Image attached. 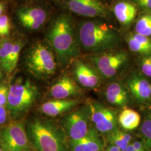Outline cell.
<instances>
[{"label":"cell","mask_w":151,"mask_h":151,"mask_svg":"<svg viewBox=\"0 0 151 151\" xmlns=\"http://www.w3.org/2000/svg\"><path fill=\"white\" fill-rule=\"evenodd\" d=\"M105 138L110 145L117 147L122 151H125L132 142V136L130 134L119 129L105 135Z\"/></svg>","instance_id":"cell-20"},{"label":"cell","mask_w":151,"mask_h":151,"mask_svg":"<svg viewBox=\"0 0 151 151\" xmlns=\"http://www.w3.org/2000/svg\"><path fill=\"white\" fill-rule=\"evenodd\" d=\"M7 118L6 110L4 106H0V125L5 123Z\"/></svg>","instance_id":"cell-29"},{"label":"cell","mask_w":151,"mask_h":151,"mask_svg":"<svg viewBox=\"0 0 151 151\" xmlns=\"http://www.w3.org/2000/svg\"><path fill=\"white\" fill-rule=\"evenodd\" d=\"M142 140L151 150V115L147 116L140 127Z\"/></svg>","instance_id":"cell-24"},{"label":"cell","mask_w":151,"mask_h":151,"mask_svg":"<svg viewBox=\"0 0 151 151\" xmlns=\"http://www.w3.org/2000/svg\"><path fill=\"white\" fill-rule=\"evenodd\" d=\"M106 151H122L119 148L112 145H109L106 148Z\"/></svg>","instance_id":"cell-30"},{"label":"cell","mask_w":151,"mask_h":151,"mask_svg":"<svg viewBox=\"0 0 151 151\" xmlns=\"http://www.w3.org/2000/svg\"><path fill=\"white\" fill-rule=\"evenodd\" d=\"M140 67L143 73L151 78V55L146 56L142 59Z\"/></svg>","instance_id":"cell-27"},{"label":"cell","mask_w":151,"mask_h":151,"mask_svg":"<svg viewBox=\"0 0 151 151\" xmlns=\"http://www.w3.org/2000/svg\"><path fill=\"white\" fill-rule=\"evenodd\" d=\"M9 89L5 85L0 86V106H5L7 105Z\"/></svg>","instance_id":"cell-28"},{"label":"cell","mask_w":151,"mask_h":151,"mask_svg":"<svg viewBox=\"0 0 151 151\" xmlns=\"http://www.w3.org/2000/svg\"><path fill=\"white\" fill-rule=\"evenodd\" d=\"M140 115L135 110L125 108L118 116V123L126 130H132L137 128L140 123Z\"/></svg>","instance_id":"cell-19"},{"label":"cell","mask_w":151,"mask_h":151,"mask_svg":"<svg viewBox=\"0 0 151 151\" xmlns=\"http://www.w3.org/2000/svg\"><path fill=\"white\" fill-rule=\"evenodd\" d=\"M2 73H1V72L0 71V79L2 78Z\"/></svg>","instance_id":"cell-34"},{"label":"cell","mask_w":151,"mask_h":151,"mask_svg":"<svg viewBox=\"0 0 151 151\" xmlns=\"http://www.w3.org/2000/svg\"><path fill=\"white\" fill-rule=\"evenodd\" d=\"M28 134L37 151H68L63 127L52 121L35 118L28 125Z\"/></svg>","instance_id":"cell-3"},{"label":"cell","mask_w":151,"mask_h":151,"mask_svg":"<svg viewBox=\"0 0 151 151\" xmlns=\"http://www.w3.org/2000/svg\"><path fill=\"white\" fill-rule=\"evenodd\" d=\"M81 103L77 99H55L44 103L40 110L47 116L55 117L70 111Z\"/></svg>","instance_id":"cell-17"},{"label":"cell","mask_w":151,"mask_h":151,"mask_svg":"<svg viewBox=\"0 0 151 151\" xmlns=\"http://www.w3.org/2000/svg\"><path fill=\"white\" fill-rule=\"evenodd\" d=\"M25 65L32 75L39 78H47L54 75L57 63L52 50L45 44L37 42L29 49Z\"/></svg>","instance_id":"cell-4"},{"label":"cell","mask_w":151,"mask_h":151,"mask_svg":"<svg viewBox=\"0 0 151 151\" xmlns=\"http://www.w3.org/2000/svg\"><path fill=\"white\" fill-rule=\"evenodd\" d=\"M69 147L71 151H103L104 142L99 133L92 127L83 138L70 140Z\"/></svg>","instance_id":"cell-16"},{"label":"cell","mask_w":151,"mask_h":151,"mask_svg":"<svg viewBox=\"0 0 151 151\" xmlns=\"http://www.w3.org/2000/svg\"><path fill=\"white\" fill-rule=\"evenodd\" d=\"M91 121L93 127L99 133L106 135L118 129L116 111L100 102L89 100Z\"/></svg>","instance_id":"cell-8"},{"label":"cell","mask_w":151,"mask_h":151,"mask_svg":"<svg viewBox=\"0 0 151 151\" xmlns=\"http://www.w3.org/2000/svg\"><path fill=\"white\" fill-rule=\"evenodd\" d=\"M0 151H4L2 150V149L1 148H0Z\"/></svg>","instance_id":"cell-35"},{"label":"cell","mask_w":151,"mask_h":151,"mask_svg":"<svg viewBox=\"0 0 151 151\" xmlns=\"http://www.w3.org/2000/svg\"><path fill=\"white\" fill-rule=\"evenodd\" d=\"M104 96L110 105L116 108H126L130 103L132 96L124 82L113 81L105 89Z\"/></svg>","instance_id":"cell-12"},{"label":"cell","mask_w":151,"mask_h":151,"mask_svg":"<svg viewBox=\"0 0 151 151\" xmlns=\"http://www.w3.org/2000/svg\"><path fill=\"white\" fill-rule=\"evenodd\" d=\"M139 5L141 6L142 7H145V8L151 9V1H148L142 2V3H141V4H139Z\"/></svg>","instance_id":"cell-31"},{"label":"cell","mask_w":151,"mask_h":151,"mask_svg":"<svg viewBox=\"0 0 151 151\" xmlns=\"http://www.w3.org/2000/svg\"><path fill=\"white\" fill-rule=\"evenodd\" d=\"M23 46L24 43L21 40H18L14 42V47L9 57L7 63L3 70L6 73H11L16 68Z\"/></svg>","instance_id":"cell-21"},{"label":"cell","mask_w":151,"mask_h":151,"mask_svg":"<svg viewBox=\"0 0 151 151\" xmlns=\"http://www.w3.org/2000/svg\"><path fill=\"white\" fill-rule=\"evenodd\" d=\"M81 94L82 90L77 82L68 75L60 78L50 90V96L55 99H69Z\"/></svg>","instance_id":"cell-15"},{"label":"cell","mask_w":151,"mask_h":151,"mask_svg":"<svg viewBox=\"0 0 151 151\" xmlns=\"http://www.w3.org/2000/svg\"><path fill=\"white\" fill-rule=\"evenodd\" d=\"M38 95L37 87L29 81L18 82L9 88L7 107L14 118L22 115L32 107Z\"/></svg>","instance_id":"cell-5"},{"label":"cell","mask_w":151,"mask_h":151,"mask_svg":"<svg viewBox=\"0 0 151 151\" xmlns=\"http://www.w3.org/2000/svg\"><path fill=\"white\" fill-rule=\"evenodd\" d=\"M137 34L150 37L151 35V15H147L142 16L135 25Z\"/></svg>","instance_id":"cell-22"},{"label":"cell","mask_w":151,"mask_h":151,"mask_svg":"<svg viewBox=\"0 0 151 151\" xmlns=\"http://www.w3.org/2000/svg\"><path fill=\"white\" fill-rule=\"evenodd\" d=\"M95 54L92 57V61L99 75L105 79L114 77L128 62V55L123 50L108 51Z\"/></svg>","instance_id":"cell-7"},{"label":"cell","mask_w":151,"mask_h":151,"mask_svg":"<svg viewBox=\"0 0 151 151\" xmlns=\"http://www.w3.org/2000/svg\"><path fill=\"white\" fill-rule=\"evenodd\" d=\"M124 84L135 101L146 104L151 101V83L143 76L133 73L126 77Z\"/></svg>","instance_id":"cell-10"},{"label":"cell","mask_w":151,"mask_h":151,"mask_svg":"<svg viewBox=\"0 0 151 151\" xmlns=\"http://www.w3.org/2000/svg\"><path fill=\"white\" fill-rule=\"evenodd\" d=\"M69 10L76 14L87 17H104L108 11L99 0H68Z\"/></svg>","instance_id":"cell-13"},{"label":"cell","mask_w":151,"mask_h":151,"mask_svg":"<svg viewBox=\"0 0 151 151\" xmlns=\"http://www.w3.org/2000/svg\"><path fill=\"white\" fill-rule=\"evenodd\" d=\"M114 11L118 20L124 25H127L133 22L137 12V8L133 4L123 1L116 4Z\"/></svg>","instance_id":"cell-18"},{"label":"cell","mask_w":151,"mask_h":151,"mask_svg":"<svg viewBox=\"0 0 151 151\" xmlns=\"http://www.w3.org/2000/svg\"><path fill=\"white\" fill-rule=\"evenodd\" d=\"M1 42H2V40L0 39V45H1Z\"/></svg>","instance_id":"cell-36"},{"label":"cell","mask_w":151,"mask_h":151,"mask_svg":"<svg viewBox=\"0 0 151 151\" xmlns=\"http://www.w3.org/2000/svg\"><path fill=\"white\" fill-rule=\"evenodd\" d=\"M127 42L130 50L133 52L147 55L151 54V50L135 40L131 35L127 39Z\"/></svg>","instance_id":"cell-25"},{"label":"cell","mask_w":151,"mask_h":151,"mask_svg":"<svg viewBox=\"0 0 151 151\" xmlns=\"http://www.w3.org/2000/svg\"><path fill=\"white\" fill-rule=\"evenodd\" d=\"M151 1V0H136L138 4H140L142 2H146V1Z\"/></svg>","instance_id":"cell-33"},{"label":"cell","mask_w":151,"mask_h":151,"mask_svg":"<svg viewBox=\"0 0 151 151\" xmlns=\"http://www.w3.org/2000/svg\"><path fill=\"white\" fill-rule=\"evenodd\" d=\"M11 30V22L9 17L5 15L0 16V36L9 35Z\"/></svg>","instance_id":"cell-26"},{"label":"cell","mask_w":151,"mask_h":151,"mask_svg":"<svg viewBox=\"0 0 151 151\" xmlns=\"http://www.w3.org/2000/svg\"><path fill=\"white\" fill-rule=\"evenodd\" d=\"M17 18L22 25L29 30H37L46 22L47 12L38 7H25L17 12Z\"/></svg>","instance_id":"cell-14"},{"label":"cell","mask_w":151,"mask_h":151,"mask_svg":"<svg viewBox=\"0 0 151 151\" xmlns=\"http://www.w3.org/2000/svg\"><path fill=\"white\" fill-rule=\"evenodd\" d=\"M4 6L1 2H0V16L2 15V13L4 11Z\"/></svg>","instance_id":"cell-32"},{"label":"cell","mask_w":151,"mask_h":151,"mask_svg":"<svg viewBox=\"0 0 151 151\" xmlns=\"http://www.w3.org/2000/svg\"><path fill=\"white\" fill-rule=\"evenodd\" d=\"M0 147L4 151H27L29 140L24 125L16 122L0 130Z\"/></svg>","instance_id":"cell-9"},{"label":"cell","mask_w":151,"mask_h":151,"mask_svg":"<svg viewBox=\"0 0 151 151\" xmlns=\"http://www.w3.org/2000/svg\"></svg>","instance_id":"cell-37"},{"label":"cell","mask_w":151,"mask_h":151,"mask_svg":"<svg viewBox=\"0 0 151 151\" xmlns=\"http://www.w3.org/2000/svg\"><path fill=\"white\" fill-rule=\"evenodd\" d=\"M48 37L62 66L68 65L79 54V44L70 17L58 16L50 27Z\"/></svg>","instance_id":"cell-2"},{"label":"cell","mask_w":151,"mask_h":151,"mask_svg":"<svg viewBox=\"0 0 151 151\" xmlns=\"http://www.w3.org/2000/svg\"><path fill=\"white\" fill-rule=\"evenodd\" d=\"M62 124L70 140H78L85 137L93 127L90 109L87 103L65 115Z\"/></svg>","instance_id":"cell-6"},{"label":"cell","mask_w":151,"mask_h":151,"mask_svg":"<svg viewBox=\"0 0 151 151\" xmlns=\"http://www.w3.org/2000/svg\"><path fill=\"white\" fill-rule=\"evenodd\" d=\"M78 40L85 52L99 54L117 48L122 40L113 27L99 22H86L80 27Z\"/></svg>","instance_id":"cell-1"},{"label":"cell","mask_w":151,"mask_h":151,"mask_svg":"<svg viewBox=\"0 0 151 151\" xmlns=\"http://www.w3.org/2000/svg\"><path fill=\"white\" fill-rule=\"evenodd\" d=\"M14 42H12L8 39H4L2 40L0 45V67L4 70L9 57L14 47Z\"/></svg>","instance_id":"cell-23"},{"label":"cell","mask_w":151,"mask_h":151,"mask_svg":"<svg viewBox=\"0 0 151 151\" xmlns=\"http://www.w3.org/2000/svg\"><path fill=\"white\" fill-rule=\"evenodd\" d=\"M73 75L79 85L87 88H96L101 83V77L96 70L82 60H76L73 67Z\"/></svg>","instance_id":"cell-11"}]
</instances>
